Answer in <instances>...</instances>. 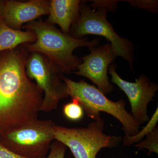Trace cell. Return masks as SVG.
<instances>
[{
	"instance_id": "1",
	"label": "cell",
	"mask_w": 158,
	"mask_h": 158,
	"mask_svg": "<svg viewBox=\"0 0 158 158\" xmlns=\"http://www.w3.org/2000/svg\"><path fill=\"white\" fill-rule=\"evenodd\" d=\"M29 54L24 44L0 52V136L38 118L44 93L26 72Z\"/></svg>"
},
{
	"instance_id": "2",
	"label": "cell",
	"mask_w": 158,
	"mask_h": 158,
	"mask_svg": "<svg viewBox=\"0 0 158 158\" xmlns=\"http://www.w3.org/2000/svg\"><path fill=\"white\" fill-rule=\"evenodd\" d=\"M23 28L33 31L36 34L35 42L24 44L29 52L44 55L55 63L63 73L76 70L82 63V59L73 55L75 49L83 47L90 48L99 44L98 39H77L64 34L54 25L41 19L25 24Z\"/></svg>"
},
{
	"instance_id": "3",
	"label": "cell",
	"mask_w": 158,
	"mask_h": 158,
	"mask_svg": "<svg viewBox=\"0 0 158 158\" xmlns=\"http://www.w3.org/2000/svg\"><path fill=\"white\" fill-rule=\"evenodd\" d=\"M63 80L68 96L77 101L88 117L98 120L101 118V112H105L121 123L125 135L133 136L138 133L140 125L126 110L123 100L112 101L98 88L83 80L76 82L65 76Z\"/></svg>"
},
{
	"instance_id": "4",
	"label": "cell",
	"mask_w": 158,
	"mask_h": 158,
	"mask_svg": "<svg viewBox=\"0 0 158 158\" xmlns=\"http://www.w3.org/2000/svg\"><path fill=\"white\" fill-rule=\"evenodd\" d=\"M56 124L51 119H31L0 136V143L27 158H44L54 139Z\"/></svg>"
},
{
	"instance_id": "5",
	"label": "cell",
	"mask_w": 158,
	"mask_h": 158,
	"mask_svg": "<svg viewBox=\"0 0 158 158\" xmlns=\"http://www.w3.org/2000/svg\"><path fill=\"white\" fill-rule=\"evenodd\" d=\"M102 118L93 120L86 127L68 128L55 126L54 139L68 147L75 158H96L103 148L116 147L122 138L104 133Z\"/></svg>"
},
{
	"instance_id": "6",
	"label": "cell",
	"mask_w": 158,
	"mask_h": 158,
	"mask_svg": "<svg viewBox=\"0 0 158 158\" xmlns=\"http://www.w3.org/2000/svg\"><path fill=\"white\" fill-rule=\"evenodd\" d=\"M109 10L105 7H100L96 10L81 2L80 18L71 27L69 35L77 39L84 38L90 34L105 37L110 41L117 56L126 60L132 69L135 59L133 44L128 40L118 36L114 31L107 19Z\"/></svg>"
},
{
	"instance_id": "7",
	"label": "cell",
	"mask_w": 158,
	"mask_h": 158,
	"mask_svg": "<svg viewBox=\"0 0 158 158\" xmlns=\"http://www.w3.org/2000/svg\"><path fill=\"white\" fill-rule=\"evenodd\" d=\"M26 69L29 78L35 81L43 92L40 112L48 113L56 110L60 101L68 97L66 85L63 80L64 73L44 55L34 52L30 53Z\"/></svg>"
},
{
	"instance_id": "8",
	"label": "cell",
	"mask_w": 158,
	"mask_h": 158,
	"mask_svg": "<svg viewBox=\"0 0 158 158\" xmlns=\"http://www.w3.org/2000/svg\"><path fill=\"white\" fill-rule=\"evenodd\" d=\"M111 81L124 91L127 95L131 108L132 116L139 125L149 121L147 114L148 103L152 101L158 90L156 83L151 82L148 77L141 75L135 82L127 81L121 78L116 73V65L109 67Z\"/></svg>"
},
{
	"instance_id": "9",
	"label": "cell",
	"mask_w": 158,
	"mask_h": 158,
	"mask_svg": "<svg viewBox=\"0 0 158 158\" xmlns=\"http://www.w3.org/2000/svg\"><path fill=\"white\" fill-rule=\"evenodd\" d=\"M89 49L90 53L82 57V63L74 73L89 79L105 94H109L113 88L109 81L108 70L117 56L116 52L110 43Z\"/></svg>"
},
{
	"instance_id": "10",
	"label": "cell",
	"mask_w": 158,
	"mask_h": 158,
	"mask_svg": "<svg viewBox=\"0 0 158 158\" xmlns=\"http://www.w3.org/2000/svg\"><path fill=\"white\" fill-rule=\"evenodd\" d=\"M49 13V1L5 0L2 17L7 26L22 31L25 24Z\"/></svg>"
},
{
	"instance_id": "11",
	"label": "cell",
	"mask_w": 158,
	"mask_h": 158,
	"mask_svg": "<svg viewBox=\"0 0 158 158\" xmlns=\"http://www.w3.org/2000/svg\"><path fill=\"white\" fill-rule=\"evenodd\" d=\"M81 2L79 0L49 1V13L46 21L58 25L62 33L69 35L71 27L80 18Z\"/></svg>"
},
{
	"instance_id": "12",
	"label": "cell",
	"mask_w": 158,
	"mask_h": 158,
	"mask_svg": "<svg viewBox=\"0 0 158 158\" xmlns=\"http://www.w3.org/2000/svg\"><path fill=\"white\" fill-rule=\"evenodd\" d=\"M33 31H19L6 25L2 17H0V52L11 50L22 44L33 43L36 41Z\"/></svg>"
},
{
	"instance_id": "13",
	"label": "cell",
	"mask_w": 158,
	"mask_h": 158,
	"mask_svg": "<svg viewBox=\"0 0 158 158\" xmlns=\"http://www.w3.org/2000/svg\"><path fill=\"white\" fill-rule=\"evenodd\" d=\"M158 121V109H156L152 117L150 118L147 124L141 131L133 136L125 135L123 139V144L126 146H130L132 144H137L142 141L145 136L151 132L156 127Z\"/></svg>"
},
{
	"instance_id": "14",
	"label": "cell",
	"mask_w": 158,
	"mask_h": 158,
	"mask_svg": "<svg viewBox=\"0 0 158 158\" xmlns=\"http://www.w3.org/2000/svg\"><path fill=\"white\" fill-rule=\"evenodd\" d=\"M138 151L146 149L148 151V156L152 153L158 154V127L146 136L145 140L141 141L135 145Z\"/></svg>"
},
{
	"instance_id": "15",
	"label": "cell",
	"mask_w": 158,
	"mask_h": 158,
	"mask_svg": "<svg viewBox=\"0 0 158 158\" xmlns=\"http://www.w3.org/2000/svg\"><path fill=\"white\" fill-rule=\"evenodd\" d=\"M63 113L66 118L71 121H77L84 116V110L77 101L72 99V102L64 105Z\"/></svg>"
},
{
	"instance_id": "16",
	"label": "cell",
	"mask_w": 158,
	"mask_h": 158,
	"mask_svg": "<svg viewBox=\"0 0 158 158\" xmlns=\"http://www.w3.org/2000/svg\"><path fill=\"white\" fill-rule=\"evenodd\" d=\"M66 148L67 147L62 142L54 141L51 144L48 156L44 158H65Z\"/></svg>"
},
{
	"instance_id": "17",
	"label": "cell",
	"mask_w": 158,
	"mask_h": 158,
	"mask_svg": "<svg viewBox=\"0 0 158 158\" xmlns=\"http://www.w3.org/2000/svg\"><path fill=\"white\" fill-rule=\"evenodd\" d=\"M131 5L135 7L156 12L158 9V1H128Z\"/></svg>"
},
{
	"instance_id": "18",
	"label": "cell",
	"mask_w": 158,
	"mask_h": 158,
	"mask_svg": "<svg viewBox=\"0 0 158 158\" xmlns=\"http://www.w3.org/2000/svg\"><path fill=\"white\" fill-rule=\"evenodd\" d=\"M0 158H27L15 153L0 143Z\"/></svg>"
},
{
	"instance_id": "19",
	"label": "cell",
	"mask_w": 158,
	"mask_h": 158,
	"mask_svg": "<svg viewBox=\"0 0 158 158\" xmlns=\"http://www.w3.org/2000/svg\"><path fill=\"white\" fill-rule=\"evenodd\" d=\"M5 0H0V17H2Z\"/></svg>"
}]
</instances>
